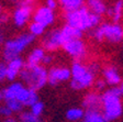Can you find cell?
Returning a JSON list of instances; mask_svg holds the SVG:
<instances>
[{"label":"cell","mask_w":123,"mask_h":122,"mask_svg":"<svg viewBox=\"0 0 123 122\" xmlns=\"http://www.w3.org/2000/svg\"><path fill=\"white\" fill-rule=\"evenodd\" d=\"M102 74H103V77H105L103 80L105 81V84L110 85V86H112V87H118V85H120L121 81H122L121 75H120V73H119L118 68L115 66L105 67Z\"/></svg>","instance_id":"14"},{"label":"cell","mask_w":123,"mask_h":122,"mask_svg":"<svg viewBox=\"0 0 123 122\" xmlns=\"http://www.w3.org/2000/svg\"><path fill=\"white\" fill-rule=\"evenodd\" d=\"M7 66V71H6V79L10 81H13L17 76L20 74V71L24 67V62L21 57H17V58L12 59V61L8 62Z\"/></svg>","instance_id":"13"},{"label":"cell","mask_w":123,"mask_h":122,"mask_svg":"<svg viewBox=\"0 0 123 122\" xmlns=\"http://www.w3.org/2000/svg\"><path fill=\"white\" fill-rule=\"evenodd\" d=\"M20 122H41V119L33 116L31 112H21L19 116Z\"/></svg>","instance_id":"24"},{"label":"cell","mask_w":123,"mask_h":122,"mask_svg":"<svg viewBox=\"0 0 123 122\" xmlns=\"http://www.w3.org/2000/svg\"><path fill=\"white\" fill-rule=\"evenodd\" d=\"M63 50L65 53H67L70 57L75 58L76 61H79L86 57L87 54V47L82 40H72L63 44Z\"/></svg>","instance_id":"8"},{"label":"cell","mask_w":123,"mask_h":122,"mask_svg":"<svg viewBox=\"0 0 123 122\" xmlns=\"http://www.w3.org/2000/svg\"><path fill=\"white\" fill-rule=\"evenodd\" d=\"M32 18H33V22L38 23L46 29V26H52L55 22L56 14L53 10L49 9L46 6H40L35 11H33Z\"/></svg>","instance_id":"9"},{"label":"cell","mask_w":123,"mask_h":122,"mask_svg":"<svg viewBox=\"0 0 123 122\" xmlns=\"http://www.w3.org/2000/svg\"><path fill=\"white\" fill-rule=\"evenodd\" d=\"M120 90H121V96H123V81H121V84H120Z\"/></svg>","instance_id":"35"},{"label":"cell","mask_w":123,"mask_h":122,"mask_svg":"<svg viewBox=\"0 0 123 122\" xmlns=\"http://www.w3.org/2000/svg\"><path fill=\"white\" fill-rule=\"evenodd\" d=\"M18 8L13 12V22L18 28H22L29 22L33 14V1H20Z\"/></svg>","instance_id":"7"},{"label":"cell","mask_w":123,"mask_h":122,"mask_svg":"<svg viewBox=\"0 0 123 122\" xmlns=\"http://www.w3.org/2000/svg\"><path fill=\"white\" fill-rule=\"evenodd\" d=\"M19 75L23 83L35 91L42 89L47 84V71L43 65L34 67L24 66Z\"/></svg>","instance_id":"4"},{"label":"cell","mask_w":123,"mask_h":122,"mask_svg":"<svg viewBox=\"0 0 123 122\" xmlns=\"http://www.w3.org/2000/svg\"><path fill=\"white\" fill-rule=\"evenodd\" d=\"M6 106L11 110L12 113L13 112H21L22 111V109H23L22 103H20L18 100H15V99L7 100V101H6Z\"/></svg>","instance_id":"25"},{"label":"cell","mask_w":123,"mask_h":122,"mask_svg":"<svg viewBox=\"0 0 123 122\" xmlns=\"http://www.w3.org/2000/svg\"><path fill=\"white\" fill-rule=\"evenodd\" d=\"M0 23H1V20H0Z\"/></svg>","instance_id":"39"},{"label":"cell","mask_w":123,"mask_h":122,"mask_svg":"<svg viewBox=\"0 0 123 122\" xmlns=\"http://www.w3.org/2000/svg\"><path fill=\"white\" fill-rule=\"evenodd\" d=\"M58 5L66 13H70L84 7L85 1L84 0H59Z\"/></svg>","instance_id":"18"},{"label":"cell","mask_w":123,"mask_h":122,"mask_svg":"<svg viewBox=\"0 0 123 122\" xmlns=\"http://www.w3.org/2000/svg\"><path fill=\"white\" fill-rule=\"evenodd\" d=\"M52 62H53V56H52L51 54H45L43 59H42V64H43V65H49Z\"/></svg>","instance_id":"32"},{"label":"cell","mask_w":123,"mask_h":122,"mask_svg":"<svg viewBox=\"0 0 123 122\" xmlns=\"http://www.w3.org/2000/svg\"><path fill=\"white\" fill-rule=\"evenodd\" d=\"M87 9L93 14H97L101 17L102 14H105L108 10V6L101 0H88L86 1Z\"/></svg>","instance_id":"17"},{"label":"cell","mask_w":123,"mask_h":122,"mask_svg":"<svg viewBox=\"0 0 123 122\" xmlns=\"http://www.w3.org/2000/svg\"><path fill=\"white\" fill-rule=\"evenodd\" d=\"M45 6L49 8V9H51V10L54 11L57 7H58V1H55V0H47Z\"/></svg>","instance_id":"31"},{"label":"cell","mask_w":123,"mask_h":122,"mask_svg":"<svg viewBox=\"0 0 123 122\" xmlns=\"http://www.w3.org/2000/svg\"><path fill=\"white\" fill-rule=\"evenodd\" d=\"M99 64L98 63H96V62H93V63H90L89 65L87 66V68H88V71H90V73H92V74L96 76V74H97V71H99Z\"/></svg>","instance_id":"29"},{"label":"cell","mask_w":123,"mask_h":122,"mask_svg":"<svg viewBox=\"0 0 123 122\" xmlns=\"http://www.w3.org/2000/svg\"><path fill=\"white\" fill-rule=\"evenodd\" d=\"M92 36L98 42L108 40L111 43H119L123 40V26L119 23H102L95 29Z\"/></svg>","instance_id":"6"},{"label":"cell","mask_w":123,"mask_h":122,"mask_svg":"<svg viewBox=\"0 0 123 122\" xmlns=\"http://www.w3.org/2000/svg\"><path fill=\"white\" fill-rule=\"evenodd\" d=\"M95 75L80 62H75L70 68V87L74 90H82L93 85Z\"/></svg>","instance_id":"5"},{"label":"cell","mask_w":123,"mask_h":122,"mask_svg":"<svg viewBox=\"0 0 123 122\" xmlns=\"http://www.w3.org/2000/svg\"><path fill=\"white\" fill-rule=\"evenodd\" d=\"M0 116H3V117L8 118V117H12V112L7 106H1L0 107Z\"/></svg>","instance_id":"28"},{"label":"cell","mask_w":123,"mask_h":122,"mask_svg":"<svg viewBox=\"0 0 123 122\" xmlns=\"http://www.w3.org/2000/svg\"><path fill=\"white\" fill-rule=\"evenodd\" d=\"M65 19L67 21V26L77 29L81 32L98 28L101 23V17L91 13L86 6L74 12L65 13Z\"/></svg>","instance_id":"2"},{"label":"cell","mask_w":123,"mask_h":122,"mask_svg":"<svg viewBox=\"0 0 123 122\" xmlns=\"http://www.w3.org/2000/svg\"><path fill=\"white\" fill-rule=\"evenodd\" d=\"M34 40H35V38L29 32L22 33L15 38L8 40L5 43V47H3L2 52L5 61L10 62L17 57H20V54L23 53V51L30 44L33 43Z\"/></svg>","instance_id":"3"},{"label":"cell","mask_w":123,"mask_h":122,"mask_svg":"<svg viewBox=\"0 0 123 122\" xmlns=\"http://www.w3.org/2000/svg\"><path fill=\"white\" fill-rule=\"evenodd\" d=\"M59 31H61V38L63 44L72 40H81L82 34H84L81 31L77 30L75 28H72V26H67V24L63 26Z\"/></svg>","instance_id":"15"},{"label":"cell","mask_w":123,"mask_h":122,"mask_svg":"<svg viewBox=\"0 0 123 122\" xmlns=\"http://www.w3.org/2000/svg\"><path fill=\"white\" fill-rule=\"evenodd\" d=\"M3 122H18V121H17V119L13 117H8V118H6Z\"/></svg>","instance_id":"33"},{"label":"cell","mask_w":123,"mask_h":122,"mask_svg":"<svg viewBox=\"0 0 123 122\" xmlns=\"http://www.w3.org/2000/svg\"><path fill=\"white\" fill-rule=\"evenodd\" d=\"M44 55H45V51L42 47H35L32 50L30 54L28 56V59L24 63L25 67H34V66H38L42 63Z\"/></svg>","instance_id":"16"},{"label":"cell","mask_w":123,"mask_h":122,"mask_svg":"<svg viewBox=\"0 0 123 122\" xmlns=\"http://www.w3.org/2000/svg\"><path fill=\"white\" fill-rule=\"evenodd\" d=\"M44 32H45V28L36 22H32L30 26H29V33L32 34L34 38L38 36V35H43Z\"/></svg>","instance_id":"23"},{"label":"cell","mask_w":123,"mask_h":122,"mask_svg":"<svg viewBox=\"0 0 123 122\" xmlns=\"http://www.w3.org/2000/svg\"><path fill=\"white\" fill-rule=\"evenodd\" d=\"M85 117V111L82 108H70L66 112V118L69 121H78Z\"/></svg>","instance_id":"21"},{"label":"cell","mask_w":123,"mask_h":122,"mask_svg":"<svg viewBox=\"0 0 123 122\" xmlns=\"http://www.w3.org/2000/svg\"><path fill=\"white\" fill-rule=\"evenodd\" d=\"M85 121L86 122H109L105 120L100 111H85Z\"/></svg>","instance_id":"22"},{"label":"cell","mask_w":123,"mask_h":122,"mask_svg":"<svg viewBox=\"0 0 123 122\" xmlns=\"http://www.w3.org/2000/svg\"><path fill=\"white\" fill-rule=\"evenodd\" d=\"M121 90L119 87H111L101 95V107L103 117L109 122L119 119L123 113V106L121 101Z\"/></svg>","instance_id":"1"},{"label":"cell","mask_w":123,"mask_h":122,"mask_svg":"<svg viewBox=\"0 0 123 122\" xmlns=\"http://www.w3.org/2000/svg\"><path fill=\"white\" fill-rule=\"evenodd\" d=\"M23 87V84L21 83H13L10 86H8L6 89L2 90V96L3 99L7 101V100H12L15 99V96L18 94V91Z\"/></svg>","instance_id":"20"},{"label":"cell","mask_w":123,"mask_h":122,"mask_svg":"<svg viewBox=\"0 0 123 122\" xmlns=\"http://www.w3.org/2000/svg\"><path fill=\"white\" fill-rule=\"evenodd\" d=\"M81 122H86V121H85V120H84V121H81Z\"/></svg>","instance_id":"38"},{"label":"cell","mask_w":123,"mask_h":122,"mask_svg":"<svg viewBox=\"0 0 123 122\" xmlns=\"http://www.w3.org/2000/svg\"><path fill=\"white\" fill-rule=\"evenodd\" d=\"M82 108L86 111H100L101 96L97 92H89L82 99Z\"/></svg>","instance_id":"12"},{"label":"cell","mask_w":123,"mask_h":122,"mask_svg":"<svg viewBox=\"0 0 123 122\" xmlns=\"http://www.w3.org/2000/svg\"><path fill=\"white\" fill-rule=\"evenodd\" d=\"M3 41H5V36H3V33L1 32V30H0V45L3 43Z\"/></svg>","instance_id":"34"},{"label":"cell","mask_w":123,"mask_h":122,"mask_svg":"<svg viewBox=\"0 0 123 122\" xmlns=\"http://www.w3.org/2000/svg\"><path fill=\"white\" fill-rule=\"evenodd\" d=\"M3 96H2V91H0V101H2Z\"/></svg>","instance_id":"36"},{"label":"cell","mask_w":123,"mask_h":122,"mask_svg":"<svg viewBox=\"0 0 123 122\" xmlns=\"http://www.w3.org/2000/svg\"><path fill=\"white\" fill-rule=\"evenodd\" d=\"M30 108H31V111H30L31 113L33 116H35V117L40 118L44 111V103L41 101H37V102H35L33 106H31Z\"/></svg>","instance_id":"26"},{"label":"cell","mask_w":123,"mask_h":122,"mask_svg":"<svg viewBox=\"0 0 123 122\" xmlns=\"http://www.w3.org/2000/svg\"><path fill=\"white\" fill-rule=\"evenodd\" d=\"M62 46H63V42L61 38V31L56 29V30H51L46 32L42 40V48L44 51L46 50L49 52H53Z\"/></svg>","instance_id":"10"},{"label":"cell","mask_w":123,"mask_h":122,"mask_svg":"<svg viewBox=\"0 0 123 122\" xmlns=\"http://www.w3.org/2000/svg\"><path fill=\"white\" fill-rule=\"evenodd\" d=\"M95 83V88L97 90H105V87H107V84H105V81L103 79H97Z\"/></svg>","instance_id":"27"},{"label":"cell","mask_w":123,"mask_h":122,"mask_svg":"<svg viewBox=\"0 0 123 122\" xmlns=\"http://www.w3.org/2000/svg\"><path fill=\"white\" fill-rule=\"evenodd\" d=\"M107 14L111 17L113 20V23H119L120 20L122 19L123 15V1L119 0L113 5V7L108 8Z\"/></svg>","instance_id":"19"},{"label":"cell","mask_w":123,"mask_h":122,"mask_svg":"<svg viewBox=\"0 0 123 122\" xmlns=\"http://www.w3.org/2000/svg\"><path fill=\"white\" fill-rule=\"evenodd\" d=\"M6 71H7V66L5 63H0V83L6 79Z\"/></svg>","instance_id":"30"},{"label":"cell","mask_w":123,"mask_h":122,"mask_svg":"<svg viewBox=\"0 0 123 122\" xmlns=\"http://www.w3.org/2000/svg\"><path fill=\"white\" fill-rule=\"evenodd\" d=\"M70 80V69L67 67H54L47 71V83L55 87L63 81Z\"/></svg>","instance_id":"11"},{"label":"cell","mask_w":123,"mask_h":122,"mask_svg":"<svg viewBox=\"0 0 123 122\" xmlns=\"http://www.w3.org/2000/svg\"><path fill=\"white\" fill-rule=\"evenodd\" d=\"M1 11H2V7H1V5H0V14H1Z\"/></svg>","instance_id":"37"}]
</instances>
